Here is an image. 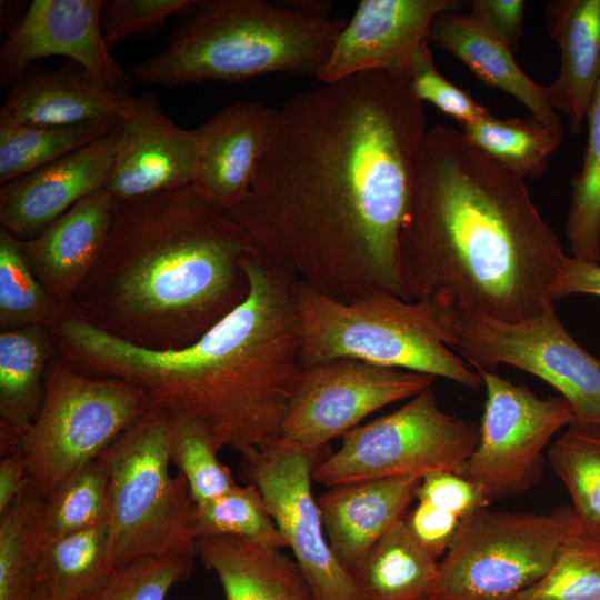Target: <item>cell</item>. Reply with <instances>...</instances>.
Segmentation results:
<instances>
[{
    "instance_id": "2e32d148",
    "label": "cell",
    "mask_w": 600,
    "mask_h": 600,
    "mask_svg": "<svg viewBox=\"0 0 600 600\" xmlns=\"http://www.w3.org/2000/svg\"><path fill=\"white\" fill-rule=\"evenodd\" d=\"M120 137L104 189L114 202L192 184L199 136L182 129L150 92L124 97Z\"/></svg>"
},
{
    "instance_id": "6da1fadb",
    "label": "cell",
    "mask_w": 600,
    "mask_h": 600,
    "mask_svg": "<svg viewBox=\"0 0 600 600\" xmlns=\"http://www.w3.org/2000/svg\"><path fill=\"white\" fill-rule=\"evenodd\" d=\"M426 131L408 73L320 82L277 109L252 181L228 210L266 258L330 298L410 300L399 239Z\"/></svg>"
},
{
    "instance_id": "7dc6e473",
    "label": "cell",
    "mask_w": 600,
    "mask_h": 600,
    "mask_svg": "<svg viewBox=\"0 0 600 600\" xmlns=\"http://www.w3.org/2000/svg\"><path fill=\"white\" fill-rule=\"evenodd\" d=\"M31 600H61V599L53 598L37 589Z\"/></svg>"
},
{
    "instance_id": "8d00e7d4",
    "label": "cell",
    "mask_w": 600,
    "mask_h": 600,
    "mask_svg": "<svg viewBox=\"0 0 600 600\" xmlns=\"http://www.w3.org/2000/svg\"><path fill=\"white\" fill-rule=\"evenodd\" d=\"M169 418L170 461L187 479L197 504L218 498L238 486L230 469L217 457L221 447L201 422L182 414H169Z\"/></svg>"
},
{
    "instance_id": "ab89813d",
    "label": "cell",
    "mask_w": 600,
    "mask_h": 600,
    "mask_svg": "<svg viewBox=\"0 0 600 600\" xmlns=\"http://www.w3.org/2000/svg\"><path fill=\"white\" fill-rule=\"evenodd\" d=\"M194 0H102L100 26L110 50L128 37L148 40Z\"/></svg>"
},
{
    "instance_id": "7bdbcfd3",
    "label": "cell",
    "mask_w": 600,
    "mask_h": 600,
    "mask_svg": "<svg viewBox=\"0 0 600 600\" xmlns=\"http://www.w3.org/2000/svg\"><path fill=\"white\" fill-rule=\"evenodd\" d=\"M470 16L484 26L512 53L518 51L523 36L526 1L472 0Z\"/></svg>"
},
{
    "instance_id": "52a82bcc",
    "label": "cell",
    "mask_w": 600,
    "mask_h": 600,
    "mask_svg": "<svg viewBox=\"0 0 600 600\" xmlns=\"http://www.w3.org/2000/svg\"><path fill=\"white\" fill-rule=\"evenodd\" d=\"M169 444V414L151 407L101 453L113 568L146 557H197V503L187 479L170 476Z\"/></svg>"
},
{
    "instance_id": "ee69618b",
    "label": "cell",
    "mask_w": 600,
    "mask_h": 600,
    "mask_svg": "<svg viewBox=\"0 0 600 600\" xmlns=\"http://www.w3.org/2000/svg\"><path fill=\"white\" fill-rule=\"evenodd\" d=\"M404 521L416 539L436 557L446 553L461 519L429 502L418 504L406 513Z\"/></svg>"
},
{
    "instance_id": "ba28073f",
    "label": "cell",
    "mask_w": 600,
    "mask_h": 600,
    "mask_svg": "<svg viewBox=\"0 0 600 600\" xmlns=\"http://www.w3.org/2000/svg\"><path fill=\"white\" fill-rule=\"evenodd\" d=\"M151 408L133 383L86 376L56 354L46 370L41 411L16 451L46 499Z\"/></svg>"
},
{
    "instance_id": "8992f818",
    "label": "cell",
    "mask_w": 600,
    "mask_h": 600,
    "mask_svg": "<svg viewBox=\"0 0 600 600\" xmlns=\"http://www.w3.org/2000/svg\"><path fill=\"white\" fill-rule=\"evenodd\" d=\"M302 368L352 358L420 372L468 389L483 386L478 371L452 350L458 312L434 301L376 294L343 302L296 280Z\"/></svg>"
},
{
    "instance_id": "f6af8a7d",
    "label": "cell",
    "mask_w": 600,
    "mask_h": 600,
    "mask_svg": "<svg viewBox=\"0 0 600 600\" xmlns=\"http://www.w3.org/2000/svg\"><path fill=\"white\" fill-rule=\"evenodd\" d=\"M573 293L600 297V263H590L569 256L554 286L553 297L556 300Z\"/></svg>"
},
{
    "instance_id": "30bf717a",
    "label": "cell",
    "mask_w": 600,
    "mask_h": 600,
    "mask_svg": "<svg viewBox=\"0 0 600 600\" xmlns=\"http://www.w3.org/2000/svg\"><path fill=\"white\" fill-rule=\"evenodd\" d=\"M479 441V426L440 409L429 387L398 410L359 426L340 448L316 466L326 488L437 471L459 473Z\"/></svg>"
},
{
    "instance_id": "f35d334b",
    "label": "cell",
    "mask_w": 600,
    "mask_h": 600,
    "mask_svg": "<svg viewBox=\"0 0 600 600\" xmlns=\"http://www.w3.org/2000/svg\"><path fill=\"white\" fill-rule=\"evenodd\" d=\"M194 558L146 557L118 566L78 600H166L174 584L190 578Z\"/></svg>"
},
{
    "instance_id": "836d02e7",
    "label": "cell",
    "mask_w": 600,
    "mask_h": 600,
    "mask_svg": "<svg viewBox=\"0 0 600 600\" xmlns=\"http://www.w3.org/2000/svg\"><path fill=\"white\" fill-rule=\"evenodd\" d=\"M586 120L588 138L581 169L570 182L566 237L571 257L600 263V81Z\"/></svg>"
},
{
    "instance_id": "8fae6325",
    "label": "cell",
    "mask_w": 600,
    "mask_h": 600,
    "mask_svg": "<svg viewBox=\"0 0 600 600\" xmlns=\"http://www.w3.org/2000/svg\"><path fill=\"white\" fill-rule=\"evenodd\" d=\"M451 348L476 371L509 364L542 379L578 423L600 427V360L570 336L553 307L516 322L458 313Z\"/></svg>"
},
{
    "instance_id": "4316f807",
    "label": "cell",
    "mask_w": 600,
    "mask_h": 600,
    "mask_svg": "<svg viewBox=\"0 0 600 600\" xmlns=\"http://www.w3.org/2000/svg\"><path fill=\"white\" fill-rule=\"evenodd\" d=\"M438 566V557L416 539L402 518L351 576L362 600H427Z\"/></svg>"
},
{
    "instance_id": "9c48e42d",
    "label": "cell",
    "mask_w": 600,
    "mask_h": 600,
    "mask_svg": "<svg viewBox=\"0 0 600 600\" xmlns=\"http://www.w3.org/2000/svg\"><path fill=\"white\" fill-rule=\"evenodd\" d=\"M577 530L569 507L547 513L479 509L461 521L427 600H513L547 573Z\"/></svg>"
},
{
    "instance_id": "5b68a950",
    "label": "cell",
    "mask_w": 600,
    "mask_h": 600,
    "mask_svg": "<svg viewBox=\"0 0 600 600\" xmlns=\"http://www.w3.org/2000/svg\"><path fill=\"white\" fill-rule=\"evenodd\" d=\"M346 22L308 14L291 0H194L167 43L129 73L169 89L271 73L317 77Z\"/></svg>"
},
{
    "instance_id": "d6986e66",
    "label": "cell",
    "mask_w": 600,
    "mask_h": 600,
    "mask_svg": "<svg viewBox=\"0 0 600 600\" xmlns=\"http://www.w3.org/2000/svg\"><path fill=\"white\" fill-rule=\"evenodd\" d=\"M277 109L256 101L233 102L197 128L199 153L192 186L227 209L247 192L271 140Z\"/></svg>"
},
{
    "instance_id": "603a6c76",
    "label": "cell",
    "mask_w": 600,
    "mask_h": 600,
    "mask_svg": "<svg viewBox=\"0 0 600 600\" xmlns=\"http://www.w3.org/2000/svg\"><path fill=\"white\" fill-rule=\"evenodd\" d=\"M544 17L560 51L559 73L547 86L548 98L568 118L570 133L578 136L600 81V0H551Z\"/></svg>"
},
{
    "instance_id": "f1b7e54d",
    "label": "cell",
    "mask_w": 600,
    "mask_h": 600,
    "mask_svg": "<svg viewBox=\"0 0 600 600\" xmlns=\"http://www.w3.org/2000/svg\"><path fill=\"white\" fill-rule=\"evenodd\" d=\"M112 569L106 520L43 543L38 560L37 589L57 599L78 600Z\"/></svg>"
},
{
    "instance_id": "cb8c5ba5",
    "label": "cell",
    "mask_w": 600,
    "mask_h": 600,
    "mask_svg": "<svg viewBox=\"0 0 600 600\" xmlns=\"http://www.w3.org/2000/svg\"><path fill=\"white\" fill-rule=\"evenodd\" d=\"M428 42L462 61L484 84L499 88L520 101L531 116L562 127L551 107L547 86L530 79L513 53L484 26L463 10H449L432 20Z\"/></svg>"
},
{
    "instance_id": "44dd1931",
    "label": "cell",
    "mask_w": 600,
    "mask_h": 600,
    "mask_svg": "<svg viewBox=\"0 0 600 600\" xmlns=\"http://www.w3.org/2000/svg\"><path fill=\"white\" fill-rule=\"evenodd\" d=\"M420 477L361 480L329 487L318 498L329 546L352 574L416 499Z\"/></svg>"
},
{
    "instance_id": "7402d4cb",
    "label": "cell",
    "mask_w": 600,
    "mask_h": 600,
    "mask_svg": "<svg viewBox=\"0 0 600 600\" xmlns=\"http://www.w3.org/2000/svg\"><path fill=\"white\" fill-rule=\"evenodd\" d=\"M7 89L1 110L18 122L40 127L119 119L127 96L107 89L79 64L53 70L28 68Z\"/></svg>"
},
{
    "instance_id": "e0dca14e",
    "label": "cell",
    "mask_w": 600,
    "mask_h": 600,
    "mask_svg": "<svg viewBox=\"0 0 600 600\" xmlns=\"http://www.w3.org/2000/svg\"><path fill=\"white\" fill-rule=\"evenodd\" d=\"M460 0H361L338 34L319 82L387 70L408 73L416 53L428 41L429 28L439 13L463 10Z\"/></svg>"
},
{
    "instance_id": "d6a6232c",
    "label": "cell",
    "mask_w": 600,
    "mask_h": 600,
    "mask_svg": "<svg viewBox=\"0 0 600 600\" xmlns=\"http://www.w3.org/2000/svg\"><path fill=\"white\" fill-rule=\"evenodd\" d=\"M67 314L71 309L42 286L24 261L19 239L0 228V330L49 329Z\"/></svg>"
},
{
    "instance_id": "5bb4252c",
    "label": "cell",
    "mask_w": 600,
    "mask_h": 600,
    "mask_svg": "<svg viewBox=\"0 0 600 600\" xmlns=\"http://www.w3.org/2000/svg\"><path fill=\"white\" fill-rule=\"evenodd\" d=\"M320 452L278 441L242 458L248 483L260 491L316 600H362L352 576L340 564L326 537L311 482Z\"/></svg>"
},
{
    "instance_id": "e575fe53",
    "label": "cell",
    "mask_w": 600,
    "mask_h": 600,
    "mask_svg": "<svg viewBox=\"0 0 600 600\" xmlns=\"http://www.w3.org/2000/svg\"><path fill=\"white\" fill-rule=\"evenodd\" d=\"M109 471L100 454L44 500L42 544L107 520Z\"/></svg>"
},
{
    "instance_id": "4fadbf2b",
    "label": "cell",
    "mask_w": 600,
    "mask_h": 600,
    "mask_svg": "<svg viewBox=\"0 0 600 600\" xmlns=\"http://www.w3.org/2000/svg\"><path fill=\"white\" fill-rule=\"evenodd\" d=\"M437 378L340 358L302 368L279 441L320 452L372 412L432 387Z\"/></svg>"
},
{
    "instance_id": "7c38bea8",
    "label": "cell",
    "mask_w": 600,
    "mask_h": 600,
    "mask_svg": "<svg viewBox=\"0 0 600 600\" xmlns=\"http://www.w3.org/2000/svg\"><path fill=\"white\" fill-rule=\"evenodd\" d=\"M478 372L486 388L479 441L458 474L474 483L491 503L537 484L548 442L577 420L561 396L543 399L493 371Z\"/></svg>"
},
{
    "instance_id": "60d3db41",
    "label": "cell",
    "mask_w": 600,
    "mask_h": 600,
    "mask_svg": "<svg viewBox=\"0 0 600 600\" xmlns=\"http://www.w3.org/2000/svg\"><path fill=\"white\" fill-rule=\"evenodd\" d=\"M409 82L417 99L430 102L440 111L457 120L469 123L490 114L489 109L448 81L436 68L428 41L423 42L410 66Z\"/></svg>"
},
{
    "instance_id": "3957f363",
    "label": "cell",
    "mask_w": 600,
    "mask_h": 600,
    "mask_svg": "<svg viewBox=\"0 0 600 600\" xmlns=\"http://www.w3.org/2000/svg\"><path fill=\"white\" fill-rule=\"evenodd\" d=\"M242 267L247 298L189 347L142 348L68 314L49 328L57 354L86 376L136 384L152 408L198 420L242 458L266 451L302 371L297 279L260 252Z\"/></svg>"
},
{
    "instance_id": "d4e9b609",
    "label": "cell",
    "mask_w": 600,
    "mask_h": 600,
    "mask_svg": "<svg viewBox=\"0 0 600 600\" xmlns=\"http://www.w3.org/2000/svg\"><path fill=\"white\" fill-rule=\"evenodd\" d=\"M197 557L219 578L226 600H316L294 559L232 536L197 539Z\"/></svg>"
},
{
    "instance_id": "83f0119b",
    "label": "cell",
    "mask_w": 600,
    "mask_h": 600,
    "mask_svg": "<svg viewBox=\"0 0 600 600\" xmlns=\"http://www.w3.org/2000/svg\"><path fill=\"white\" fill-rule=\"evenodd\" d=\"M460 126L471 143L522 179L541 178L564 139L562 127L533 116L501 119L490 113Z\"/></svg>"
},
{
    "instance_id": "ac0fdd59",
    "label": "cell",
    "mask_w": 600,
    "mask_h": 600,
    "mask_svg": "<svg viewBox=\"0 0 600 600\" xmlns=\"http://www.w3.org/2000/svg\"><path fill=\"white\" fill-rule=\"evenodd\" d=\"M120 126L0 187V224L19 240L34 237L78 201L104 188Z\"/></svg>"
},
{
    "instance_id": "484cf974",
    "label": "cell",
    "mask_w": 600,
    "mask_h": 600,
    "mask_svg": "<svg viewBox=\"0 0 600 600\" xmlns=\"http://www.w3.org/2000/svg\"><path fill=\"white\" fill-rule=\"evenodd\" d=\"M57 354L48 328L0 331L1 454L17 450L38 418L46 396V370Z\"/></svg>"
},
{
    "instance_id": "74e56055",
    "label": "cell",
    "mask_w": 600,
    "mask_h": 600,
    "mask_svg": "<svg viewBox=\"0 0 600 600\" xmlns=\"http://www.w3.org/2000/svg\"><path fill=\"white\" fill-rule=\"evenodd\" d=\"M513 600H600V541L577 530L547 573Z\"/></svg>"
},
{
    "instance_id": "7a4b0ae2",
    "label": "cell",
    "mask_w": 600,
    "mask_h": 600,
    "mask_svg": "<svg viewBox=\"0 0 600 600\" xmlns=\"http://www.w3.org/2000/svg\"><path fill=\"white\" fill-rule=\"evenodd\" d=\"M568 258L524 179L461 130L427 129L399 239L410 300L434 301L464 316L526 320L553 307Z\"/></svg>"
},
{
    "instance_id": "9a60e30c",
    "label": "cell",
    "mask_w": 600,
    "mask_h": 600,
    "mask_svg": "<svg viewBox=\"0 0 600 600\" xmlns=\"http://www.w3.org/2000/svg\"><path fill=\"white\" fill-rule=\"evenodd\" d=\"M102 0H33L0 48V83L20 78L31 61L63 56L119 96L130 92L131 76L113 58L101 26Z\"/></svg>"
},
{
    "instance_id": "bcb514c9",
    "label": "cell",
    "mask_w": 600,
    "mask_h": 600,
    "mask_svg": "<svg viewBox=\"0 0 600 600\" xmlns=\"http://www.w3.org/2000/svg\"><path fill=\"white\" fill-rule=\"evenodd\" d=\"M30 483L27 463L19 451L4 456L0 462V512Z\"/></svg>"
},
{
    "instance_id": "b9f144b4",
    "label": "cell",
    "mask_w": 600,
    "mask_h": 600,
    "mask_svg": "<svg viewBox=\"0 0 600 600\" xmlns=\"http://www.w3.org/2000/svg\"><path fill=\"white\" fill-rule=\"evenodd\" d=\"M416 499L429 502L461 520L489 504L474 483L449 471L426 474L417 489Z\"/></svg>"
},
{
    "instance_id": "f546056e",
    "label": "cell",
    "mask_w": 600,
    "mask_h": 600,
    "mask_svg": "<svg viewBox=\"0 0 600 600\" xmlns=\"http://www.w3.org/2000/svg\"><path fill=\"white\" fill-rule=\"evenodd\" d=\"M44 500L29 483L0 512V600H31L36 592Z\"/></svg>"
},
{
    "instance_id": "d590c367",
    "label": "cell",
    "mask_w": 600,
    "mask_h": 600,
    "mask_svg": "<svg viewBox=\"0 0 600 600\" xmlns=\"http://www.w3.org/2000/svg\"><path fill=\"white\" fill-rule=\"evenodd\" d=\"M197 539L232 536L262 548L281 550L287 542L271 518L264 500L252 483L198 503L194 510Z\"/></svg>"
},
{
    "instance_id": "ffe728a7",
    "label": "cell",
    "mask_w": 600,
    "mask_h": 600,
    "mask_svg": "<svg viewBox=\"0 0 600 600\" xmlns=\"http://www.w3.org/2000/svg\"><path fill=\"white\" fill-rule=\"evenodd\" d=\"M114 201L102 188L78 201L32 238L19 240L21 254L42 286L71 309L101 253Z\"/></svg>"
},
{
    "instance_id": "1f68e13d",
    "label": "cell",
    "mask_w": 600,
    "mask_h": 600,
    "mask_svg": "<svg viewBox=\"0 0 600 600\" xmlns=\"http://www.w3.org/2000/svg\"><path fill=\"white\" fill-rule=\"evenodd\" d=\"M548 459L570 493L578 532L600 541V427L570 424Z\"/></svg>"
},
{
    "instance_id": "277c9868",
    "label": "cell",
    "mask_w": 600,
    "mask_h": 600,
    "mask_svg": "<svg viewBox=\"0 0 600 600\" xmlns=\"http://www.w3.org/2000/svg\"><path fill=\"white\" fill-rule=\"evenodd\" d=\"M256 252L231 212L192 184L114 202L71 314L142 348L183 349L247 298L242 261Z\"/></svg>"
},
{
    "instance_id": "4dcf8cb0",
    "label": "cell",
    "mask_w": 600,
    "mask_h": 600,
    "mask_svg": "<svg viewBox=\"0 0 600 600\" xmlns=\"http://www.w3.org/2000/svg\"><path fill=\"white\" fill-rule=\"evenodd\" d=\"M120 126V118L70 127L16 121L0 110V184L81 148Z\"/></svg>"
}]
</instances>
